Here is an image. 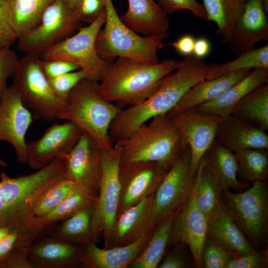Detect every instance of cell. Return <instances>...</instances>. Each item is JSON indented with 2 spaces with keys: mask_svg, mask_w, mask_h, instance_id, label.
I'll return each instance as SVG.
<instances>
[{
  "mask_svg": "<svg viewBox=\"0 0 268 268\" xmlns=\"http://www.w3.org/2000/svg\"><path fill=\"white\" fill-rule=\"evenodd\" d=\"M104 26L99 31L95 47L98 56L108 61L124 58L143 63L157 64L158 50L167 34L146 37L127 26L119 16L112 0H106Z\"/></svg>",
  "mask_w": 268,
  "mask_h": 268,
  "instance_id": "5b68a950",
  "label": "cell"
},
{
  "mask_svg": "<svg viewBox=\"0 0 268 268\" xmlns=\"http://www.w3.org/2000/svg\"><path fill=\"white\" fill-rule=\"evenodd\" d=\"M85 77V72L79 69L48 80L53 92L66 104L70 91L80 80Z\"/></svg>",
  "mask_w": 268,
  "mask_h": 268,
  "instance_id": "b9f144b4",
  "label": "cell"
},
{
  "mask_svg": "<svg viewBox=\"0 0 268 268\" xmlns=\"http://www.w3.org/2000/svg\"><path fill=\"white\" fill-rule=\"evenodd\" d=\"M158 268H196L192 253L184 243H178L166 250Z\"/></svg>",
  "mask_w": 268,
  "mask_h": 268,
  "instance_id": "60d3db41",
  "label": "cell"
},
{
  "mask_svg": "<svg viewBox=\"0 0 268 268\" xmlns=\"http://www.w3.org/2000/svg\"><path fill=\"white\" fill-rule=\"evenodd\" d=\"M17 40L8 19L4 0H0V49L8 48Z\"/></svg>",
  "mask_w": 268,
  "mask_h": 268,
  "instance_id": "c3c4849f",
  "label": "cell"
},
{
  "mask_svg": "<svg viewBox=\"0 0 268 268\" xmlns=\"http://www.w3.org/2000/svg\"><path fill=\"white\" fill-rule=\"evenodd\" d=\"M4 227L37 237L41 236L47 229L46 225L39 220L15 215L8 210L0 200V228Z\"/></svg>",
  "mask_w": 268,
  "mask_h": 268,
  "instance_id": "f35d334b",
  "label": "cell"
},
{
  "mask_svg": "<svg viewBox=\"0 0 268 268\" xmlns=\"http://www.w3.org/2000/svg\"><path fill=\"white\" fill-rule=\"evenodd\" d=\"M207 225V218L197 206L192 193L188 203L173 219L166 250L177 244L184 243L192 253L196 268H202L201 254Z\"/></svg>",
  "mask_w": 268,
  "mask_h": 268,
  "instance_id": "ac0fdd59",
  "label": "cell"
},
{
  "mask_svg": "<svg viewBox=\"0 0 268 268\" xmlns=\"http://www.w3.org/2000/svg\"><path fill=\"white\" fill-rule=\"evenodd\" d=\"M41 67L48 79L80 69L76 64L60 59L41 60Z\"/></svg>",
  "mask_w": 268,
  "mask_h": 268,
  "instance_id": "7dc6e473",
  "label": "cell"
},
{
  "mask_svg": "<svg viewBox=\"0 0 268 268\" xmlns=\"http://www.w3.org/2000/svg\"><path fill=\"white\" fill-rule=\"evenodd\" d=\"M19 60L16 52L10 47L0 49V100L7 87V80L14 75Z\"/></svg>",
  "mask_w": 268,
  "mask_h": 268,
  "instance_id": "7bdbcfd3",
  "label": "cell"
},
{
  "mask_svg": "<svg viewBox=\"0 0 268 268\" xmlns=\"http://www.w3.org/2000/svg\"><path fill=\"white\" fill-rule=\"evenodd\" d=\"M82 132L75 124L69 121L52 125L38 139L26 142V163L31 169L38 170L67 157Z\"/></svg>",
  "mask_w": 268,
  "mask_h": 268,
  "instance_id": "9a60e30c",
  "label": "cell"
},
{
  "mask_svg": "<svg viewBox=\"0 0 268 268\" xmlns=\"http://www.w3.org/2000/svg\"><path fill=\"white\" fill-rule=\"evenodd\" d=\"M252 69L238 70L212 79H204L197 83L183 96L177 104L167 114L195 109L211 101L244 78Z\"/></svg>",
  "mask_w": 268,
  "mask_h": 268,
  "instance_id": "4316f807",
  "label": "cell"
},
{
  "mask_svg": "<svg viewBox=\"0 0 268 268\" xmlns=\"http://www.w3.org/2000/svg\"><path fill=\"white\" fill-rule=\"evenodd\" d=\"M234 259L223 248L206 236L202 254V268H226Z\"/></svg>",
  "mask_w": 268,
  "mask_h": 268,
  "instance_id": "ab89813d",
  "label": "cell"
},
{
  "mask_svg": "<svg viewBox=\"0 0 268 268\" xmlns=\"http://www.w3.org/2000/svg\"><path fill=\"white\" fill-rule=\"evenodd\" d=\"M181 62L167 59L151 64L117 58L98 82V91L122 109L139 104L150 97L162 78L175 70Z\"/></svg>",
  "mask_w": 268,
  "mask_h": 268,
  "instance_id": "7a4b0ae2",
  "label": "cell"
},
{
  "mask_svg": "<svg viewBox=\"0 0 268 268\" xmlns=\"http://www.w3.org/2000/svg\"><path fill=\"white\" fill-rule=\"evenodd\" d=\"M79 20L65 0H54L44 11L39 23L19 38V50L41 55L71 36Z\"/></svg>",
  "mask_w": 268,
  "mask_h": 268,
  "instance_id": "9c48e42d",
  "label": "cell"
},
{
  "mask_svg": "<svg viewBox=\"0 0 268 268\" xmlns=\"http://www.w3.org/2000/svg\"><path fill=\"white\" fill-rule=\"evenodd\" d=\"M8 165L6 162L0 159V166L1 167H6Z\"/></svg>",
  "mask_w": 268,
  "mask_h": 268,
  "instance_id": "9f6ffc18",
  "label": "cell"
},
{
  "mask_svg": "<svg viewBox=\"0 0 268 268\" xmlns=\"http://www.w3.org/2000/svg\"><path fill=\"white\" fill-rule=\"evenodd\" d=\"M268 266V247L255 250L238 258L232 259L226 268H265Z\"/></svg>",
  "mask_w": 268,
  "mask_h": 268,
  "instance_id": "f6af8a7d",
  "label": "cell"
},
{
  "mask_svg": "<svg viewBox=\"0 0 268 268\" xmlns=\"http://www.w3.org/2000/svg\"><path fill=\"white\" fill-rule=\"evenodd\" d=\"M93 208L84 209L65 220L50 235L81 246L96 243L98 238L91 227Z\"/></svg>",
  "mask_w": 268,
  "mask_h": 268,
  "instance_id": "d6a6232c",
  "label": "cell"
},
{
  "mask_svg": "<svg viewBox=\"0 0 268 268\" xmlns=\"http://www.w3.org/2000/svg\"><path fill=\"white\" fill-rule=\"evenodd\" d=\"M168 116L190 147L191 169L195 174L203 156L215 140L222 119L195 109Z\"/></svg>",
  "mask_w": 268,
  "mask_h": 268,
  "instance_id": "4fadbf2b",
  "label": "cell"
},
{
  "mask_svg": "<svg viewBox=\"0 0 268 268\" xmlns=\"http://www.w3.org/2000/svg\"><path fill=\"white\" fill-rule=\"evenodd\" d=\"M268 82V69L254 68L244 78L214 99L195 108L201 112L225 118L231 115L236 105L250 91Z\"/></svg>",
  "mask_w": 268,
  "mask_h": 268,
  "instance_id": "484cf974",
  "label": "cell"
},
{
  "mask_svg": "<svg viewBox=\"0 0 268 268\" xmlns=\"http://www.w3.org/2000/svg\"><path fill=\"white\" fill-rule=\"evenodd\" d=\"M175 216L169 217L155 226L145 246L129 268H157L166 251L170 229Z\"/></svg>",
  "mask_w": 268,
  "mask_h": 268,
  "instance_id": "1f68e13d",
  "label": "cell"
},
{
  "mask_svg": "<svg viewBox=\"0 0 268 268\" xmlns=\"http://www.w3.org/2000/svg\"><path fill=\"white\" fill-rule=\"evenodd\" d=\"M222 191L202 158L195 174L192 193L197 206L206 218L221 205Z\"/></svg>",
  "mask_w": 268,
  "mask_h": 268,
  "instance_id": "836d02e7",
  "label": "cell"
},
{
  "mask_svg": "<svg viewBox=\"0 0 268 268\" xmlns=\"http://www.w3.org/2000/svg\"><path fill=\"white\" fill-rule=\"evenodd\" d=\"M154 194L144 198L117 217L108 242L104 248L108 249L132 244L144 234L154 229Z\"/></svg>",
  "mask_w": 268,
  "mask_h": 268,
  "instance_id": "d6986e66",
  "label": "cell"
},
{
  "mask_svg": "<svg viewBox=\"0 0 268 268\" xmlns=\"http://www.w3.org/2000/svg\"><path fill=\"white\" fill-rule=\"evenodd\" d=\"M13 231L12 229L9 227H4L0 228V241L6 237L9 233Z\"/></svg>",
  "mask_w": 268,
  "mask_h": 268,
  "instance_id": "f5cc1de1",
  "label": "cell"
},
{
  "mask_svg": "<svg viewBox=\"0 0 268 268\" xmlns=\"http://www.w3.org/2000/svg\"><path fill=\"white\" fill-rule=\"evenodd\" d=\"M158 4L167 14L185 9L191 12L196 17L206 19V13L202 4L197 0H157Z\"/></svg>",
  "mask_w": 268,
  "mask_h": 268,
  "instance_id": "ee69618b",
  "label": "cell"
},
{
  "mask_svg": "<svg viewBox=\"0 0 268 268\" xmlns=\"http://www.w3.org/2000/svg\"><path fill=\"white\" fill-rule=\"evenodd\" d=\"M32 117L15 89L12 85L7 87L0 100V142L10 143L15 150L17 160L21 163L26 162L25 137Z\"/></svg>",
  "mask_w": 268,
  "mask_h": 268,
  "instance_id": "2e32d148",
  "label": "cell"
},
{
  "mask_svg": "<svg viewBox=\"0 0 268 268\" xmlns=\"http://www.w3.org/2000/svg\"><path fill=\"white\" fill-rule=\"evenodd\" d=\"M268 149H246L234 153L239 173L251 182L267 181L268 178Z\"/></svg>",
  "mask_w": 268,
  "mask_h": 268,
  "instance_id": "8d00e7d4",
  "label": "cell"
},
{
  "mask_svg": "<svg viewBox=\"0 0 268 268\" xmlns=\"http://www.w3.org/2000/svg\"><path fill=\"white\" fill-rule=\"evenodd\" d=\"M102 150L87 134H82L67 157L64 176L74 184L98 195L102 168Z\"/></svg>",
  "mask_w": 268,
  "mask_h": 268,
  "instance_id": "e0dca14e",
  "label": "cell"
},
{
  "mask_svg": "<svg viewBox=\"0 0 268 268\" xmlns=\"http://www.w3.org/2000/svg\"><path fill=\"white\" fill-rule=\"evenodd\" d=\"M150 120L126 139L115 143L122 148L120 165L150 161L171 168L182 155L188 145L170 118L164 114Z\"/></svg>",
  "mask_w": 268,
  "mask_h": 268,
  "instance_id": "3957f363",
  "label": "cell"
},
{
  "mask_svg": "<svg viewBox=\"0 0 268 268\" xmlns=\"http://www.w3.org/2000/svg\"><path fill=\"white\" fill-rule=\"evenodd\" d=\"M231 115L268 130V82L248 93L234 107Z\"/></svg>",
  "mask_w": 268,
  "mask_h": 268,
  "instance_id": "4dcf8cb0",
  "label": "cell"
},
{
  "mask_svg": "<svg viewBox=\"0 0 268 268\" xmlns=\"http://www.w3.org/2000/svg\"><path fill=\"white\" fill-rule=\"evenodd\" d=\"M67 157L27 175L12 178L4 172L1 173L2 203L13 211L32 214L30 208L35 200L48 187L64 176Z\"/></svg>",
  "mask_w": 268,
  "mask_h": 268,
  "instance_id": "8fae6325",
  "label": "cell"
},
{
  "mask_svg": "<svg viewBox=\"0 0 268 268\" xmlns=\"http://www.w3.org/2000/svg\"><path fill=\"white\" fill-rule=\"evenodd\" d=\"M261 4L263 7V9L266 13V14L268 15V0H261Z\"/></svg>",
  "mask_w": 268,
  "mask_h": 268,
  "instance_id": "db71d44e",
  "label": "cell"
},
{
  "mask_svg": "<svg viewBox=\"0 0 268 268\" xmlns=\"http://www.w3.org/2000/svg\"><path fill=\"white\" fill-rule=\"evenodd\" d=\"M106 19L105 9L99 16L87 26L78 28V32L53 46L41 55L44 60L60 59L78 65L86 78L99 82L111 66L109 61L98 55L95 41Z\"/></svg>",
  "mask_w": 268,
  "mask_h": 268,
  "instance_id": "ba28073f",
  "label": "cell"
},
{
  "mask_svg": "<svg viewBox=\"0 0 268 268\" xmlns=\"http://www.w3.org/2000/svg\"><path fill=\"white\" fill-rule=\"evenodd\" d=\"M153 230L134 243L124 246L101 249L94 242L83 245V268H129L145 246Z\"/></svg>",
  "mask_w": 268,
  "mask_h": 268,
  "instance_id": "d4e9b609",
  "label": "cell"
},
{
  "mask_svg": "<svg viewBox=\"0 0 268 268\" xmlns=\"http://www.w3.org/2000/svg\"><path fill=\"white\" fill-rule=\"evenodd\" d=\"M8 19L17 39L34 28L54 0H4Z\"/></svg>",
  "mask_w": 268,
  "mask_h": 268,
  "instance_id": "f1b7e54d",
  "label": "cell"
},
{
  "mask_svg": "<svg viewBox=\"0 0 268 268\" xmlns=\"http://www.w3.org/2000/svg\"><path fill=\"white\" fill-rule=\"evenodd\" d=\"M202 0L206 13V20L216 23V33L221 37V42L228 43L246 2L240 0Z\"/></svg>",
  "mask_w": 268,
  "mask_h": 268,
  "instance_id": "f546056e",
  "label": "cell"
},
{
  "mask_svg": "<svg viewBox=\"0 0 268 268\" xmlns=\"http://www.w3.org/2000/svg\"><path fill=\"white\" fill-rule=\"evenodd\" d=\"M208 67L209 64L193 54L186 56L174 73L162 78L150 97L119 112L109 127L111 142L126 139L153 117L167 114L190 89L206 78Z\"/></svg>",
  "mask_w": 268,
  "mask_h": 268,
  "instance_id": "6da1fadb",
  "label": "cell"
},
{
  "mask_svg": "<svg viewBox=\"0 0 268 268\" xmlns=\"http://www.w3.org/2000/svg\"><path fill=\"white\" fill-rule=\"evenodd\" d=\"M122 148L114 143L103 150L102 175L99 193L94 206L91 227L98 238L101 235L104 247L107 245L113 224L117 218L121 195L120 164Z\"/></svg>",
  "mask_w": 268,
  "mask_h": 268,
  "instance_id": "30bf717a",
  "label": "cell"
},
{
  "mask_svg": "<svg viewBox=\"0 0 268 268\" xmlns=\"http://www.w3.org/2000/svg\"><path fill=\"white\" fill-rule=\"evenodd\" d=\"M171 168L150 161L120 164L121 195L117 217L154 194Z\"/></svg>",
  "mask_w": 268,
  "mask_h": 268,
  "instance_id": "5bb4252c",
  "label": "cell"
},
{
  "mask_svg": "<svg viewBox=\"0 0 268 268\" xmlns=\"http://www.w3.org/2000/svg\"><path fill=\"white\" fill-rule=\"evenodd\" d=\"M97 197L94 192L74 184L68 194L56 208L39 219L51 226L57 221L67 219L80 210L94 206Z\"/></svg>",
  "mask_w": 268,
  "mask_h": 268,
  "instance_id": "e575fe53",
  "label": "cell"
},
{
  "mask_svg": "<svg viewBox=\"0 0 268 268\" xmlns=\"http://www.w3.org/2000/svg\"><path fill=\"white\" fill-rule=\"evenodd\" d=\"M0 268H33L29 262L26 251L14 250L0 261Z\"/></svg>",
  "mask_w": 268,
  "mask_h": 268,
  "instance_id": "681fc988",
  "label": "cell"
},
{
  "mask_svg": "<svg viewBox=\"0 0 268 268\" xmlns=\"http://www.w3.org/2000/svg\"><path fill=\"white\" fill-rule=\"evenodd\" d=\"M11 85L24 106L32 110L34 118L47 121L59 119L65 103L50 87L39 55L26 53L19 59Z\"/></svg>",
  "mask_w": 268,
  "mask_h": 268,
  "instance_id": "52a82bcc",
  "label": "cell"
},
{
  "mask_svg": "<svg viewBox=\"0 0 268 268\" xmlns=\"http://www.w3.org/2000/svg\"><path fill=\"white\" fill-rule=\"evenodd\" d=\"M262 41H268V16L261 0H247L233 29L230 49L238 56L252 50Z\"/></svg>",
  "mask_w": 268,
  "mask_h": 268,
  "instance_id": "44dd1931",
  "label": "cell"
},
{
  "mask_svg": "<svg viewBox=\"0 0 268 268\" xmlns=\"http://www.w3.org/2000/svg\"><path fill=\"white\" fill-rule=\"evenodd\" d=\"M71 7H74L79 0H65Z\"/></svg>",
  "mask_w": 268,
  "mask_h": 268,
  "instance_id": "11a10c76",
  "label": "cell"
},
{
  "mask_svg": "<svg viewBox=\"0 0 268 268\" xmlns=\"http://www.w3.org/2000/svg\"><path fill=\"white\" fill-rule=\"evenodd\" d=\"M206 236L223 248L234 259L256 249L221 205L207 218Z\"/></svg>",
  "mask_w": 268,
  "mask_h": 268,
  "instance_id": "cb8c5ba5",
  "label": "cell"
},
{
  "mask_svg": "<svg viewBox=\"0 0 268 268\" xmlns=\"http://www.w3.org/2000/svg\"><path fill=\"white\" fill-rule=\"evenodd\" d=\"M205 166L222 190H242L246 185L237 177L239 167L234 153L216 140L202 157Z\"/></svg>",
  "mask_w": 268,
  "mask_h": 268,
  "instance_id": "83f0119b",
  "label": "cell"
},
{
  "mask_svg": "<svg viewBox=\"0 0 268 268\" xmlns=\"http://www.w3.org/2000/svg\"><path fill=\"white\" fill-rule=\"evenodd\" d=\"M266 132L230 115L222 119L215 140L233 152L246 149H268V135Z\"/></svg>",
  "mask_w": 268,
  "mask_h": 268,
  "instance_id": "7402d4cb",
  "label": "cell"
},
{
  "mask_svg": "<svg viewBox=\"0 0 268 268\" xmlns=\"http://www.w3.org/2000/svg\"><path fill=\"white\" fill-rule=\"evenodd\" d=\"M98 83L86 77L80 80L69 92L59 119L75 124L103 151L114 145L109 136V129L122 109L101 96Z\"/></svg>",
  "mask_w": 268,
  "mask_h": 268,
  "instance_id": "277c9868",
  "label": "cell"
},
{
  "mask_svg": "<svg viewBox=\"0 0 268 268\" xmlns=\"http://www.w3.org/2000/svg\"><path fill=\"white\" fill-rule=\"evenodd\" d=\"M254 68L268 69V44L244 53L233 61L221 64H209L205 79H212L230 72Z\"/></svg>",
  "mask_w": 268,
  "mask_h": 268,
  "instance_id": "d590c367",
  "label": "cell"
},
{
  "mask_svg": "<svg viewBox=\"0 0 268 268\" xmlns=\"http://www.w3.org/2000/svg\"><path fill=\"white\" fill-rule=\"evenodd\" d=\"M195 41L194 37L192 35H185L173 42L171 46L178 53L187 56L193 54Z\"/></svg>",
  "mask_w": 268,
  "mask_h": 268,
  "instance_id": "f907efd6",
  "label": "cell"
},
{
  "mask_svg": "<svg viewBox=\"0 0 268 268\" xmlns=\"http://www.w3.org/2000/svg\"><path fill=\"white\" fill-rule=\"evenodd\" d=\"M241 0V1H243V2H246V1H247V0Z\"/></svg>",
  "mask_w": 268,
  "mask_h": 268,
  "instance_id": "6f0895ef",
  "label": "cell"
},
{
  "mask_svg": "<svg viewBox=\"0 0 268 268\" xmlns=\"http://www.w3.org/2000/svg\"><path fill=\"white\" fill-rule=\"evenodd\" d=\"M128 10L120 16L137 34L146 37L166 34L170 23L167 14L154 0H128Z\"/></svg>",
  "mask_w": 268,
  "mask_h": 268,
  "instance_id": "603a6c76",
  "label": "cell"
},
{
  "mask_svg": "<svg viewBox=\"0 0 268 268\" xmlns=\"http://www.w3.org/2000/svg\"><path fill=\"white\" fill-rule=\"evenodd\" d=\"M106 0H79L74 8L79 21L94 22L105 10Z\"/></svg>",
  "mask_w": 268,
  "mask_h": 268,
  "instance_id": "bcb514c9",
  "label": "cell"
},
{
  "mask_svg": "<svg viewBox=\"0 0 268 268\" xmlns=\"http://www.w3.org/2000/svg\"><path fill=\"white\" fill-rule=\"evenodd\" d=\"M221 204L254 249L261 250L268 246L267 181H254L242 192L223 190Z\"/></svg>",
  "mask_w": 268,
  "mask_h": 268,
  "instance_id": "8992f818",
  "label": "cell"
},
{
  "mask_svg": "<svg viewBox=\"0 0 268 268\" xmlns=\"http://www.w3.org/2000/svg\"><path fill=\"white\" fill-rule=\"evenodd\" d=\"M74 184L65 176L45 189L35 200L30 212L35 217L41 218L46 215L67 197Z\"/></svg>",
  "mask_w": 268,
  "mask_h": 268,
  "instance_id": "74e56055",
  "label": "cell"
},
{
  "mask_svg": "<svg viewBox=\"0 0 268 268\" xmlns=\"http://www.w3.org/2000/svg\"><path fill=\"white\" fill-rule=\"evenodd\" d=\"M33 268H83V246L50 235L26 250Z\"/></svg>",
  "mask_w": 268,
  "mask_h": 268,
  "instance_id": "ffe728a7",
  "label": "cell"
},
{
  "mask_svg": "<svg viewBox=\"0 0 268 268\" xmlns=\"http://www.w3.org/2000/svg\"><path fill=\"white\" fill-rule=\"evenodd\" d=\"M195 177L191 169V152L188 145L154 194L155 227L163 220L175 216L188 203L192 196Z\"/></svg>",
  "mask_w": 268,
  "mask_h": 268,
  "instance_id": "7c38bea8",
  "label": "cell"
},
{
  "mask_svg": "<svg viewBox=\"0 0 268 268\" xmlns=\"http://www.w3.org/2000/svg\"><path fill=\"white\" fill-rule=\"evenodd\" d=\"M210 50L209 41L203 38H199L195 41L193 55L200 59L206 56Z\"/></svg>",
  "mask_w": 268,
  "mask_h": 268,
  "instance_id": "816d5d0a",
  "label": "cell"
}]
</instances>
